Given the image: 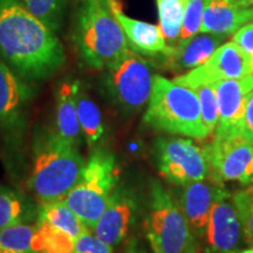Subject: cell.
Segmentation results:
<instances>
[{
  "label": "cell",
  "instance_id": "11",
  "mask_svg": "<svg viewBox=\"0 0 253 253\" xmlns=\"http://www.w3.org/2000/svg\"><path fill=\"white\" fill-rule=\"evenodd\" d=\"M33 89L0 58V129L7 137L17 138L25 126Z\"/></svg>",
  "mask_w": 253,
  "mask_h": 253
},
{
  "label": "cell",
  "instance_id": "4",
  "mask_svg": "<svg viewBox=\"0 0 253 253\" xmlns=\"http://www.w3.org/2000/svg\"><path fill=\"white\" fill-rule=\"evenodd\" d=\"M144 125L168 134L204 140L211 134L202 119L196 91L173 80L155 75Z\"/></svg>",
  "mask_w": 253,
  "mask_h": 253
},
{
  "label": "cell",
  "instance_id": "22",
  "mask_svg": "<svg viewBox=\"0 0 253 253\" xmlns=\"http://www.w3.org/2000/svg\"><path fill=\"white\" fill-rule=\"evenodd\" d=\"M156 2L164 40L169 47H175L181 36L185 0H156Z\"/></svg>",
  "mask_w": 253,
  "mask_h": 253
},
{
  "label": "cell",
  "instance_id": "21",
  "mask_svg": "<svg viewBox=\"0 0 253 253\" xmlns=\"http://www.w3.org/2000/svg\"><path fill=\"white\" fill-rule=\"evenodd\" d=\"M77 239L68 232L48 223L38 219L33 245L38 253H74Z\"/></svg>",
  "mask_w": 253,
  "mask_h": 253
},
{
  "label": "cell",
  "instance_id": "24",
  "mask_svg": "<svg viewBox=\"0 0 253 253\" xmlns=\"http://www.w3.org/2000/svg\"><path fill=\"white\" fill-rule=\"evenodd\" d=\"M25 8L55 33L61 30L69 0H19Z\"/></svg>",
  "mask_w": 253,
  "mask_h": 253
},
{
  "label": "cell",
  "instance_id": "6",
  "mask_svg": "<svg viewBox=\"0 0 253 253\" xmlns=\"http://www.w3.org/2000/svg\"><path fill=\"white\" fill-rule=\"evenodd\" d=\"M119 171L113 154L96 149L86 163L81 181L66 196L63 202L80 218L87 230L95 224L106 210L116 189Z\"/></svg>",
  "mask_w": 253,
  "mask_h": 253
},
{
  "label": "cell",
  "instance_id": "35",
  "mask_svg": "<svg viewBox=\"0 0 253 253\" xmlns=\"http://www.w3.org/2000/svg\"><path fill=\"white\" fill-rule=\"evenodd\" d=\"M239 253H253V248L246 249V250H242Z\"/></svg>",
  "mask_w": 253,
  "mask_h": 253
},
{
  "label": "cell",
  "instance_id": "12",
  "mask_svg": "<svg viewBox=\"0 0 253 253\" xmlns=\"http://www.w3.org/2000/svg\"><path fill=\"white\" fill-rule=\"evenodd\" d=\"M207 253H239L244 231L232 196H221L214 204L204 236Z\"/></svg>",
  "mask_w": 253,
  "mask_h": 253
},
{
  "label": "cell",
  "instance_id": "19",
  "mask_svg": "<svg viewBox=\"0 0 253 253\" xmlns=\"http://www.w3.org/2000/svg\"><path fill=\"white\" fill-rule=\"evenodd\" d=\"M79 81H66L60 84L56 93L55 135L66 143L78 147L81 128L78 118Z\"/></svg>",
  "mask_w": 253,
  "mask_h": 253
},
{
  "label": "cell",
  "instance_id": "2",
  "mask_svg": "<svg viewBox=\"0 0 253 253\" xmlns=\"http://www.w3.org/2000/svg\"><path fill=\"white\" fill-rule=\"evenodd\" d=\"M112 4L107 0H82L78 8L73 41L90 68H108L130 49Z\"/></svg>",
  "mask_w": 253,
  "mask_h": 253
},
{
  "label": "cell",
  "instance_id": "20",
  "mask_svg": "<svg viewBox=\"0 0 253 253\" xmlns=\"http://www.w3.org/2000/svg\"><path fill=\"white\" fill-rule=\"evenodd\" d=\"M78 118L81 132L89 147H95L103 136L102 114L97 104L86 91L79 88L78 91Z\"/></svg>",
  "mask_w": 253,
  "mask_h": 253
},
{
  "label": "cell",
  "instance_id": "9",
  "mask_svg": "<svg viewBox=\"0 0 253 253\" xmlns=\"http://www.w3.org/2000/svg\"><path fill=\"white\" fill-rule=\"evenodd\" d=\"M203 150L211 177L253 189V144L242 134L214 135Z\"/></svg>",
  "mask_w": 253,
  "mask_h": 253
},
{
  "label": "cell",
  "instance_id": "36",
  "mask_svg": "<svg viewBox=\"0 0 253 253\" xmlns=\"http://www.w3.org/2000/svg\"><path fill=\"white\" fill-rule=\"evenodd\" d=\"M107 1H109V2H112V1H114V0H107Z\"/></svg>",
  "mask_w": 253,
  "mask_h": 253
},
{
  "label": "cell",
  "instance_id": "25",
  "mask_svg": "<svg viewBox=\"0 0 253 253\" xmlns=\"http://www.w3.org/2000/svg\"><path fill=\"white\" fill-rule=\"evenodd\" d=\"M36 230L25 221L0 230V253H38L33 245Z\"/></svg>",
  "mask_w": 253,
  "mask_h": 253
},
{
  "label": "cell",
  "instance_id": "32",
  "mask_svg": "<svg viewBox=\"0 0 253 253\" xmlns=\"http://www.w3.org/2000/svg\"><path fill=\"white\" fill-rule=\"evenodd\" d=\"M243 136L253 144V89L250 91L246 100V109L243 121Z\"/></svg>",
  "mask_w": 253,
  "mask_h": 253
},
{
  "label": "cell",
  "instance_id": "34",
  "mask_svg": "<svg viewBox=\"0 0 253 253\" xmlns=\"http://www.w3.org/2000/svg\"><path fill=\"white\" fill-rule=\"evenodd\" d=\"M237 1L246 7H253V0H237Z\"/></svg>",
  "mask_w": 253,
  "mask_h": 253
},
{
  "label": "cell",
  "instance_id": "16",
  "mask_svg": "<svg viewBox=\"0 0 253 253\" xmlns=\"http://www.w3.org/2000/svg\"><path fill=\"white\" fill-rule=\"evenodd\" d=\"M226 36L203 33L171 47L168 54L163 55L164 66L169 71L183 73L199 67L208 61L214 50L224 43Z\"/></svg>",
  "mask_w": 253,
  "mask_h": 253
},
{
  "label": "cell",
  "instance_id": "8",
  "mask_svg": "<svg viewBox=\"0 0 253 253\" xmlns=\"http://www.w3.org/2000/svg\"><path fill=\"white\" fill-rule=\"evenodd\" d=\"M153 153L160 175L173 185L184 186L210 176L203 148L188 138L161 136L154 142Z\"/></svg>",
  "mask_w": 253,
  "mask_h": 253
},
{
  "label": "cell",
  "instance_id": "30",
  "mask_svg": "<svg viewBox=\"0 0 253 253\" xmlns=\"http://www.w3.org/2000/svg\"><path fill=\"white\" fill-rule=\"evenodd\" d=\"M113 249V246L97 238L91 231L86 230L75 242L74 253H114Z\"/></svg>",
  "mask_w": 253,
  "mask_h": 253
},
{
  "label": "cell",
  "instance_id": "5",
  "mask_svg": "<svg viewBox=\"0 0 253 253\" xmlns=\"http://www.w3.org/2000/svg\"><path fill=\"white\" fill-rule=\"evenodd\" d=\"M144 230L154 253H201L197 236L181 204L158 181L151 182Z\"/></svg>",
  "mask_w": 253,
  "mask_h": 253
},
{
  "label": "cell",
  "instance_id": "33",
  "mask_svg": "<svg viewBox=\"0 0 253 253\" xmlns=\"http://www.w3.org/2000/svg\"><path fill=\"white\" fill-rule=\"evenodd\" d=\"M126 253H147L144 251V249H142L140 245H138V242L135 238H131L129 240L128 245H126Z\"/></svg>",
  "mask_w": 253,
  "mask_h": 253
},
{
  "label": "cell",
  "instance_id": "23",
  "mask_svg": "<svg viewBox=\"0 0 253 253\" xmlns=\"http://www.w3.org/2000/svg\"><path fill=\"white\" fill-rule=\"evenodd\" d=\"M38 219L47 220L54 226L68 232L75 239L87 230L78 214L71 210L63 201L40 203Z\"/></svg>",
  "mask_w": 253,
  "mask_h": 253
},
{
  "label": "cell",
  "instance_id": "3",
  "mask_svg": "<svg viewBox=\"0 0 253 253\" xmlns=\"http://www.w3.org/2000/svg\"><path fill=\"white\" fill-rule=\"evenodd\" d=\"M84 168L78 147L60 140L53 131L37 143L28 188L40 203L63 201L81 181Z\"/></svg>",
  "mask_w": 253,
  "mask_h": 253
},
{
  "label": "cell",
  "instance_id": "17",
  "mask_svg": "<svg viewBox=\"0 0 253 253\" xmlns=\"http://www.w3.org/2000/svg\"><path fill=\"white\" fill-rule=\"evenodd\" d=\"M112 9L125 31L131 50L145 56H163L170 52L171 47L167 45L160 26L128 17L122 12L119 0L113 1Z\"/></svg>",
  "mask_w": 253,
  "mask_h": 253
},
{
  "label": "cell",
  "instance_id": "18",
  "mask_svg": "<svg viewBox=\"0 0 253 253\" xmlns=\"http://www.w3.org/2000/svg\"><path fill=\"white\" fill-rule=\"evenodd\" d=\"M253 21V7L237 0H207L201 33L229 36Z\"/></svg>",
  "mask_w": 253,
  "mask_h": 253
},
{
  "label": "cell",
  "instance_id": "27",
  "mask_svg": "<svg viewBox=\"0 0 253 253\" xmlns=\"http://www.w3.org/2000/svg\"><path fill=\"white\" fill-rule=\"evenodd\" d=\"M24 212L23 199L11 190H0V230L23 223Z\"/></svg>",
  "mask_w": 253,
  "mask_h": 253
},
{
  "label": "cell",
  "instance_id": "14",
  "mask_svg": "<svg viewBox=\"0 0 253 253\" xmlns=\"http://www.w3.org/2000/svg\"><path fill=\"white\" fill-rule=\"evenodd\" d=\"M213 87L219 109V123L214 135H243L246 100L249 93L253 89V75L218 81L213 84Z\"/></svg>",
  "mask_w": 253,
  "mask_h": 253
},
{
  "label": "cell",
  "instance_id": "28",
  "mask_svg": "<svg viewBox=\"0 0 253 253\" xmlns=\"http://www.w3.org/2000/svg\"><path fill=\"white\" fill-rule=\"evenodd\" d=\"M207 0H185L184 18L179 41H185L201 33Z\"/></svg>",
  "mask_w": 253,
  "mask_h": 253
},
{
  "label": "cell",
  "instance_id": "7",
  "mask_svg": "<svg viewBox=\"0 0 253 253\" xmlns=\"http://www.w3.org/2000/svg\"><path fill=\"white\" fill-rule=\"evenodd\" d=\"M154 78L151 63L129 49L121 59L106 68L104 86L120 108L132 113L149 102Z\"/></svg>",
  "mask_w": 253,
  "mask_h": 253
},
{
  "label": "cell",
  "instance_id": "26",
  "mask_svg": "<svg viewBox=\"0 0 253 253\" xmlns=\"http://www.w3.org/2000/svg\"><path fill=\"white\" fill-rule=\"evenodd\" d=\"M196 91L201 104L202 119L210 134L216 132L219 123V109H218L217 94L213 84H203L191 88Z\"/></svg>",
  "mask_w": 253,
  "mask_h": 253
},
{
  "label": "cell",
  "instance_id": "15",
  "mask_svg": "<svg viewBox=\"0 0 253 253\" xmlns=\"http://www.w3.org/2000/svg\"><path fill=\"white\" fill-rule=\"evenodd\" d=\"M137 204L128 190L118 188L113 192L106 210L91 232L113 248L121 244L134 225Z\"/></svg>",
  "mask_w": 253,
  "mask_h": 253
},
{
  "label": "cell",
  "instance_id": "1",
  "mask_svg": "<svg viewBox=\"0 0 253 253\" xmlns=\"http://www.w3.org/2000/svg\"><path fill=\"white\" fill-rule=\"evenodd\" d=\"M0 58L26 81H41L65 65L66 50L19 0H0Z\"/></svg>",
  "mask_w": 253,
  "mask_h": 253
},
{
  "label": "cell",
  "instance_id": "10",
  "mask_svg": "<svg viewBox=\"0 0 253 253\" xmlns=\"http://www.w3.org/2000/svg\"><path fill=\"white\" fill-rule=\"evenodd\" d=\"M250 75H253L251 59L232 40L218 47L211 58L203 65L176 77L173 81L182 86L195 88Z\"/></svg>",
  "mask_w": 253,
  "mask_h": 253
},
{
  "label": "cell",
  "instance_id": "29",
  "mask_svg": "<svg viewBox=\"0 0 253 253\" xmlns=\"http://www.w3.org/2000/svg\"><path fill=\"white\" fill-rule=\"evenodd\" d=\"M232 198L242 221L245 242L253 248V189L236 192Z\"/></svg>",
  "mask_w": 253,
  "mask_h": 253
},
{
  "label": "cell",
  "instance_id": "31",
  "mask_svg": "<svg viewBox=\"0 0 253 253\" xmlns=\"http://www.w3.org/2000/svg\"><path fill=\"white\" fill-rule=\"evenodd\" d=\"M233 41L250 56L253 68V21L239 28L233 34Z\"/></svg>",
  "mask_w": 253,
  "mask_h": 253
},
{
  "label": "cell",
  "instance_id": "13",
  "mask_svg": "<svg viewBox=\"0 0 253 253\" xmlns=\"http://www.w3.org/2000/svg\"><path fill=\"white\" fill-rule=\"evenodd\" d=\"M226 194L224 183L211 176L183 186L179 204L198 239L204 238L214 204Z\"/></svg>",
  "mask_w": 253,
  "mask_h": 253
}]
</instances>
